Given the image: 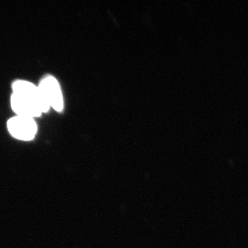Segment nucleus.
<instances>
[{
    "instance_id": "obj_1",
    "label": "nucleus",
    "mask_w": 248,
    "mask_h": 248,
    "mask_svg": "<svg viewBox=\"0 0 248 248\" xmlns=\"http://www.w3.org/2000/svg\"><path fill=\"white\" fill-rule=\"evenodd\" d=\"M11 107L16 115L35 119L50 110L38 86L27 80L18 79L12 84Z\"/></svg>"
},
{
    "instance_id": "obj_3",
    "label": "nucleus",
    "mask_w": 248,
    "mask_h": 248,
    "mask_svg": "<svg viewBox=\"0 0 248 248\" xmlns=\"http://www.w3.org/2000/svg\"><path fill=\"white\" fill-rule=\"evenodd\" d=\"M38 87L47 105L50 108H53L58 112H62L64 104L61 87L58 80L53 76L45 77L41 80Z\"/></svg>"
},
{
    "instance_id": "obj_2",
    "label": "nucleus",
    "mask_w": 248,
    "mask_h": 248,
    "mask_svg": "<svg viewBox=\"0 0 248 248\" xmlns=\"http://www.w3.org/2000/svg\"><path fill=\"white\" fill-rule=\"evenodd\" d=\"M8 130L11 136L21 141H31L35 138L37 125L35 119L16 115L8 120Z\"/></svg>"
}]
</instances>
